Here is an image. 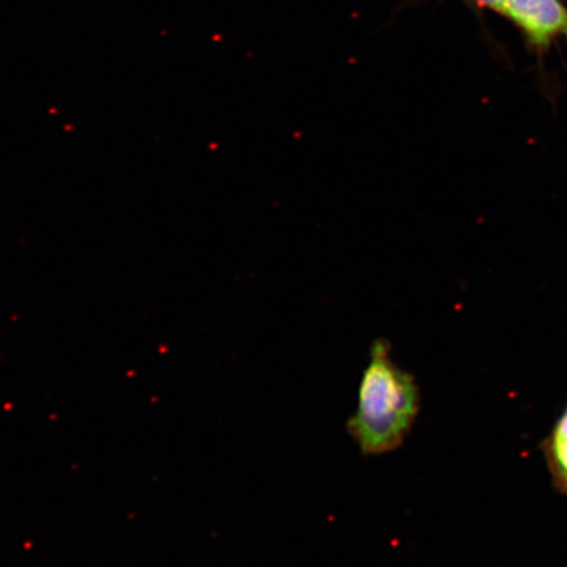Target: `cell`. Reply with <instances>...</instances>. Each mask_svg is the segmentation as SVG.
<instances>
[{"mask_svg":"<svg viewBox=\"0 0 567 567\" xmlns=\"http://www.w3.org/2000/svg\"><path fill=\"white\" fill-rule=\"evenodd\" d=\"M421 401L414 375L395 363L385 340H375L347 432L364 456L394 452L413 431Z\"/></svg>","mask_w":567,"mask_h":567,"instance_id":"obj_1","label":"cell"},{"mask_svg":"<svg viewBox=\"0 0 567 567\" xmlns=\"http://www.w3.org/2000/svg\"><path fill=\"white\" fill-rule=\"evenodd\" d=\"M503 18L512 21L537 54H545L559 40H567L564 0H508Z\"/></svg>","mask_w":567,"mask_h":567,"instance_id":"obj_2","label":"cell"},{"mask_svg":"<svg viewBox=\"0 0 567 567\" xmlns=\"http://www.w3.org/2000/svg\"><path fill=\"white\" fill-rule=\"evenodd\" d=\"M538 450L547 465L553 488L567 499V403Z\"/></svg>","mask_w":567,"mask_h":567,"instance_id":"obj_3","label":"cell"},{"mask_svg":"<svg viewBox=\"0 0 567 567\" xmlns=\"http://www.w3.org/2000/svg\"><path fill=\"white\" fill-rule=\"evenodd\" d=\"M465 3L473 7L476 10L492 11L503 17L508 0H464Z\"/></svg>","mask_w":567,"mask_h":567,"instance_id":"obj_4","label":"cell"}]
</instances>
